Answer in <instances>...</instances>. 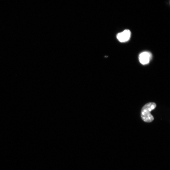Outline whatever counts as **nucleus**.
<instances>
[{"label": "nucleus", "mask_w": 170, "mask_h": 170, "mask_svg": "<svg viewBox=\"0 0 170 170\" xmlns=\"http://www.w3.org/2000/svg\"><path fill=\"white\" fill-rule=\"evenodd\" d=\"M156 107V104L154 103H149L145 105L142 108L141 113L142 119L144 122L150 123L154 120V117L151 112Z\"/></svg>", "instance_id": "1"}, {"label": "nucleus", "mask_w": 170, "mask_h": 170, "mask_svg": "<svg viewBox=\"0 0 170 170\" xmlns=\"http://www.w3.org/2000/svg\"><path fill=\"white\" fill-rule=\"evenodd\" d=\"M131 35L130 31L128 29H126L117 34V38L121 42H125L130 40Z\"/></svg>", "instance_id": "2"}, {"label": "nucleus", "mask_w": 170, "mask_h": 170, "mask_svg": "<svg viewBox=\"0 0 170 170\" xmlns=\"http://www.w3.org/2000/svg\"><path fill=\"white\" fill-rule=\"evenodd\" d=\"M152 58V55L150 52H143L141 53L139 56L140 62L142 64L145 65L149 63Z\"/></svg>", "instance_id": "3"}]
</instances>
